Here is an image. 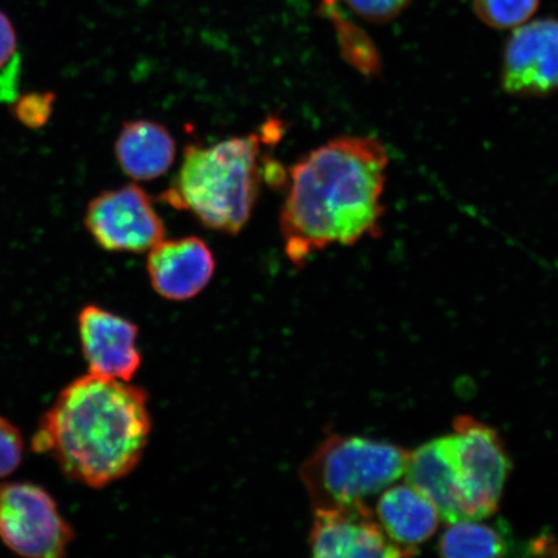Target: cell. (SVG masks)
I'll use <instances>...</instances> for the list:
<instances>
[{
    "mask_svg": "<svg viewBox=\"0 0 558 558\" xmlns=\"http://www.w3.org/2000/svg\"><path fill=\"white\" fill-rule=\"evenodd\" d=\"M17 34L9 16L0 11V72L17 58Z\"/></svg>",
    "mask_w": 558,
    "mask_h": 558,
    "instance_id": "44dd1931",
    "label": "cell"
},
{
    "mask_svg": "<svg viewBox=\"0 0 558 558\" xmlns=\"http://www.w3.org/2000/svg\"><path fill=\"white\" fill-rule=\"evenodd\" d=\"M404 476L408 484L436 506L444 521L465 520L450 435L432 439L409 452Z\"/></svg>",
    "mask_w": 558,
    "mask_h": 558,
    "instance_id": "7c38bea8",
    "label": "cell"
},
{
    "mask_svg": "<svg viewBox=\"0 0 558 558\" xmlns=\"http://www.w3.org/2000/svg\"><path fill=\"white\" fill-rule=\"evenodd\" d=\"M408 459L397 445L333 435L305 460L300 478L314 509L357 505L403 476Z\"/></svg>",
    "mask_w": 558,
    "mask_h": 558,
    "instance_id": "277c9868",
    "label": "cell"
},
{
    "mask_svg": "<svg viewBox=\"0 0 558 558\" xmlns=\"http://www.w3.org/2000/svg\"><path fill=\"white\" fill-rule=\"evenodd\" d=\"M153 289L171 302H185L201 294L216 270L208 244L198 236L160 241L148 251L146 262Z\"/></svg>",
    "mask_w": 558,
    "mask_h": 558,
    "instance_id": "8fae6325",
    "label": "cell"
},
{
    "mask_svg": "<svg viewBox=\"0 0 558 558\" xmlns=\"http://www.w3.org/2000/svg\"><path fill=\"white\" fill-rule=\"evenodd\" d=\"M541 0H473L477 17L493 29H512L525 24Z\"/></svg>",
    "mask_w": 558,
    "mask_h": 558,
    "instance_id": "2e32d148",
    "label": "cell"
},
{
    "mask_svg": "<svg viewBox=\"0 0 558 558\" xmlns=\"http://www.w3.org/2000/svg\"><path fill=\"white\" fill-rule=\"evenodd\" d=\"M530 550L533 555L558 557V543L553 538H539L532 543Z\"/></svg>",
    "mask_w": 558,
    "mask_h": 558,
    "instance_id": "7402d4cb",
    "label": "cell"
},
{
    "mask_svg": "<svg viewBox=\"0 0 558 558\" xmlns=\"http://www.w3.org/2000/svg\"><path fill=\"white\" fill-rule=\"evenodd\" d=\"M359 16L373 24H386L402 13L411 0H345Z\"/></svg>",
    "mask_w": 558,
    "mask_h": 558,
    "instance_id": "d6986e66",
    "label": "cell"
},
{
    "mask_svg": "<svg viewBox=\"0 0 558 558\" xmlns=\"http://www.w3.org/2000/svg\"><path fill=\"white\" fill-rule=\"evenodd\" d=\"M481 520L451 522L438 542V554L451 558L504 557L511 554L507 527Z\"/></svg>",
    "mask_w": 558,
    "mask_h": 558,
    "instance_id": "9a60e30c",
    "label": "cell"
},
{
    "mask_svg": "<svg viewBox=\"0 0 558 558\" xmlns=\"http://www.w3.org/2000/svg\"><path fill=\"white\" fill-rule=\"evenodd\" d=\"M338 32L344 58L362 73L374 74L379 68V59L366 35L343 20L338 24Z\"/></svg>",
    "mask_w": 558,
    "mask_h": 558,
    "instance_id": "e0dca14e",
    "label": "cell"
},
{
    "mask_svg": "<svg viewBox=\"0 0 558 558\" xmlns=\"http://www.w3.org/2000/svg\"><path fill=\"white\" fill-rule=\"evenodd\" d=\"M85 227L110 253H148L166 235L165 222L150 195L135 184L101 192L90 199Z\"/></svg>",
    "mask_w": 558,
    "mask_h": 558,
    "instance_id": "52a82bcc",
    "label": "cell"
},
{
    "mask_svg": "<svg viewBox=\"0 0 558 558\" xmlns=\"http://www.w3.org/2000/svg\"><path fill=\"white\" fill-rule=\"evenodd\" d=\"M78 325L89 373L131 381L142 366L137 326L96 305L82 310Z\"/></svg>",
    "mask_w": 558,
    "mask_h": 558,
    "instance_id": "30bf717a",
    "label": "cell"
},
{
    "mask_svg": "<svg viewBox=\"0 0 558 558\" xmlns=\"http://www.w3.org/2000/svg\"><path fill=\"white\" fill-rule=\"evenodd\" d=\"M150 429L145 390L89 373L62 390L41 421L34 449L51 452L70 478L102 487L135 470Z\"/></svg>",
    "mask_w": 558,
    "mask_h": 558,
    "instance_id": "7a4b0ae2",
    "label": "cell"
},
{
    "mask_svg": "<svg viewBox=\"0 0 558 558\" xmlns=\"http://www.w3.org/2000/svg\"><path fill=\"white\" fill-rule=\"evenodd\" d=\"M465 520L498 511L512 463L497 430L472 416H459L450 435Z\"/></svg>",
    "mask_w": 558,
    "mask_h": 558,
    "instance_id": "5b68a950",
    "label": "cell"
},
{
    "mask_svg": "<svg viewBox=\"0 0 558 558\" xmlns=\"http://www.w3.org/2000/svg\"><path fill=\"white\" fill-rule=\"evenodd\" d=\"M23 438L20 432L5 418L0 417V478L19 469L23 459Z\"/></svg>",
    "mask_w": 558,
    "mask_h": 558,
    "instance_id": "ffe728a7",
    "label": "cell"
},
{
    "mask_svg": "<svg viewBox=\"0 0 558 558\" xmlns=\"http://www.w3.org/2000/svg\"><path fill=\"white\" fill-rule=\"evenodd\" d=\"M121 170L136 181L163 177L177 159L178 145L169 129L150 120L125 122L114 145Z\"/></svg>",
    "mask_w": 558,
    "mask_h": 558,
    "instance_id": "4fadbf2b",
    "label": "cell"
},
{
    "mask_svg": "<svg viewBox=\"0 0 558 558\" xmlns=\"http://www.w3.org/2000/svg\"><path fill=\"white\" fill-rule=\"evenodd\" d=\"M279 128V122H269L259 134L208 146L187 145L177 177L160 199L192 214L215 232L241 233L259 197L265 162L262 146L281 135Z\"/></svg>",
    "mask_w": 558,
    "mask_h": 558,
    "instance_id": "3957f363",
    "label": "cell"
},
{
    "mask_svg": "<svg viewBox=\"0 0 558 558\" xmlns=\"http://www.w3.org/2000/svg\"><path fill=\"white\" fill-rule=\"evenodd\" d=\"M376 515L390 539L414 553L418 544L434 536L441 520L436 506L410 484L384 492L376 505Z\"/></svg>",
    "mask_w": 558,
    "mask_h": 558,
    "instance_id": "5bb4252c",
    "label": "cell"
},
{
    "mask_svg": "<svg viewBox=\"0 0 558 558\" xmlns=\"http://www.w3.org/2000/svg\"><path fill=\"white\" fill-rule=\"evenodd\" d=\"M316 557H408L414 550L403 548L384 532L365 501L357 505L317 508L310 534Z\"/></svg>",
    "mask_w": 558,
    "mask_h": 558,
    "instance_id": "9c48e42d",
    "label": "cell"
},
{
    "mask_svg": "<svg viewBox=\"0 0 558 558\" xmlns=\"http://www.w3.org/2000/svg\"><path fill=\"white\" fill-rule=\"evenodd\" d=\"M388 166L386 146L369 136L335 137L299 158L279 214L290 262L302 267L320 250L378 232Z\"/></svg>",
    "mask_w": 558,
    "mask_h": 558,
    "instance_id": "6da1fadb",
    "label": "cell"
},
{
    "mask_svg": "<svg viewBox=\"0 0 558 558\" xmlns=\"http://www.w3.org/2000/svg\"><path fill=\"white\" fill-rule=\"evenodd\" d=\"M501 87L508 95L542 97L558 90V20L518 26L501 61Z\"/></svg>",
    "mask_w": 558,
    "mask_h": 558,
    "instance_id": "ba28073f",
    "label": "cell"
},
{
    "mask_svg": "<svg viewBox=\"0 0 558 558\" xmlns=\"http://www.w3.org/2000/svg\"><path fill=\"white\" fill-rule=\"evenodd\" d=\"M0 538L21 556L58 558L73 532L44 488L12 483L0 485Z\"/></svg>",
    "mask_w": 558,
    "mask_h": 558,
    "instance_id": "8992f818",
    "label": "cell"
},
{
    "mask_svg": "<svg viewBox=\"0 0 558 558\" xmlns=\"http://www.w3.org/2000/svg\"><path fill=\"white\" fill-rule=\"evenodd\" d=\"M52 93H33L20 97L15 105V117L29 129H39L50 120L53 111Z\"/></svg>",
    "mask_w": 558,
    "mask_h": 558,
    "instance_id": "ac0fdd59",
    "label": "cell"
}]
</instances>
